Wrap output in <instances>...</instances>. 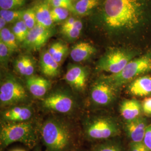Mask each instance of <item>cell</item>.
I'll return each mask as SVG.
<instances>
[{
    "label": "cell",
    "mask_w": 151,
    "mask_h": 151,
    "mask_svg": "<svg viewBox=\"0 0 151 151\" xmlns=\"http://www.w3.org/2000/svg\"><path fill=\"white\" fill-rule=\"evenodd\" d=\"M146 14L144 0H105L103 19L109 29L131 30L143 22Z\"/></svg>",
    "instance_id": "cell-1"
},
{
    "label": "cell",
    "mask_w": 151,
    "mask_h": 151,
    "mask_svg": "<svg viewBox=\"0 0 151 151\" xmlns=\"http://www.w3.org/2000/svg\"><path fill=\"white\" fill-rule=\"evenodd\" d=\"M14 142H20L30 148L37 147L38 135L31 123L4 121L1 123L0 128L1 150Z\"/></svg>",
    "instance_id": "cell-2"
},
{
    "label": "cell",
    "mask_w": 151,
    "mask_h": 151,
    "mask_svg": "<svg viewBox=\"0 0 151 151\" xmlns=\"http://www.w3.org/2000/svg\"><path fill=\"white\" fill-rule=\"evenodd\" d=\"M41 135L47 151H67L72 143L70 128L59 119H48L41 128Z\"/></svg>",
    "instance_id": "cell-3"
},
{
    "label": "cell",
    "mask_w": 151,
    "mask_h": 151,
    "mask_svg": "<svg viewBox=\"0 0 151 151\" xmlns=\"http://www.w3.org/2000/svg\"><path fill=\"white\" fill-rule=\"evenodd\" d=\"M151 70V54H146L130 60L119 73L111 75L106 78L118 88Z\"/></svg>",
    "instance_id": "cell-4"
},
{
    "label": "cell",
    "mask_w": 151,
    "mask_h": 151,
    "mask_svg": "<svg viewBox=\"0 0 151 151\" xmlns=\"http://www.w3.org/2000/svg\"><path fill=\"white\" fill-rule=\"evenodd\" d=\"M87 139L92 140L111 138L120 133L118 124L110 118L100 117L87 120L84 127Z\"/></svg>",
    "instance_id": "cell-5"
},
{
    "label": "cell",
    "mask_w": 151,
    "mask_h": 151,
    "mask_svg": "<svg viewBox=\"0 0 151 151\" xmlns=\"http://www.w3.org/2000/svg\"><path fill=\"white\" fill-rule=\"evenodd\" d=\"M134 56L133 52L127 49H110L100 59L97 68L100 70L115 75L122 70Z\"/></svg>",
    "instance_id": "cell-6"
},
{
    "label": "cell",
    "mask_w": 151,
    "mask_h": 151,
    "mask_svg": "<svg viewBox=\"0 0 151 151\" xmlns=\"http://www.w3.org/2000/svg\"><path fill=\"white\" fill-rule=\"evenodd\" d=\"M27 99V92L22 83L13 76H6L0 86L1 106H8L23 103Z\"/></svg>",
    "instance_id": "cell-7"
},
{
    "label": "cell",
    "mask_w": 151,
    "mask_h": 151,
    "mask_svg": "<svg viewBox=\"0 0 151 151\" xmlns=\"http://www.w3.org/2000/svg\"><path fill=\"white\" fill-rule=\"evenodd\" d=\"M44 108L62 114L69 113L75 106V101L70 94L62 91L53 92L44 99Z\"/></svg>",
    "instance_id": "cell-8"
},
{
    "label": "cell",
    "mask_w": 151,
    "mask_h": 151,
    "mask_svg": "<svg viewBox=\"0 0 151 151\" xmlns=\"http://www.w3.org/2000/svg\"><path fill=\"white\" fill-rule=\"evenodd\" d=\"M118 88L105 78L92 85L90 96L92 101L99 105H108L115 100Z\"/></svg>",
    "instance_id": "cell-9"
},
{
    "label": "cell",
    "mask_w": 151,
    "mask_h": 151,
    "mask_svg": "<svg viewBox=\"0 0 151 151\" xmlns=\"http://www.w3.org/2000/svg\"><path fill=\"white\" fill-rule=\"evenodd\" d=\"M51 36L49 28L36 24L29 30L25 40L23 42L24 48L29 50H38L47 43Z\"/></svg>",
    "instance_id": "cell-10"
},
{
    "label": "cell",
    "mask_w": 151,
    "mask_h": 151,
    "mask_svg": "<svg viewBox=\"0 0 151 151\" xmlns=\"http://www.w3.org/2000/svg\"><path fill=\"white\" fill-rule=\"evenodd\" d=\"M88 73L86 68L80 65L68 66L65 76V80L78 91H83L86 86Z\"/></svg>",
    "instance_id": "cell-11"
},
{
    "label": "cell",
    "mask_w": 151,
    "mask_h": 151,
    "mask_svg": "<svg viewBox=\"0 0 151 151\" xmlns=\"http://www.w3.org/2000/svg\"><path fill=\"white\" fill-rule=\"evenodd\" d=\"M148 125L147 120L140 116L130 121H127L125 129L128 137L133 142H143Z\"/></svg>",
    "instance_id": "cell-12"
},
{
    "label": "cell",
    "mask_w": 151,
    "mask_h": 151,
    "mask_svg": "<svg viewBox=\"0 0 151 151\" xmlns=\"http://www.w3.org/2000/svg\"><path fill=\"white\" fill-rule=\"evenodd\" d=\"M26 85L30 93L37 98L44 97L48 92L51 83L43 77L33 75L27 77Z\"/></svg>",
    "instance_id": "cell-13"
},
{
    "label": "cell",
    "mask_w": 151,
    "mask_h": 151,
    "mask_svg": "<svg viewBox=\"0 0 151 151\" xmlns=\"http://www.w3.org/2000/svg\"><path fill=\"white\" fill-rule=\"evenodd\" d=\"M32 111L26 106H15L6 110L2 114L4 121L10 122H24L31 119Z\"/></svg>",
    "instance_id": "cell-14"
},
{
    "label": "cell",
    "mask_w": 151,
    "mask_h": 151,
    "mask_svg": "<svg viewBox=\"0 0 151 151\" xmlns=\"http://www.w3.org/2000/svg\"><path fill=\"white\" fill-rule=\"evenodd\" d=\"M128 91L133 96L144 97L151 94V76H144L137 78L130 83Z\"/></svg>",
    "instance_id": "cell-15"
},
{
    "label": "cell",
    "mask_w": 151,
    "mask_h": 151,
    "mask_svg": "<svg viewBox=\"0 0 151 151\" xmlns=\"http://www.w3.org/2000/svg\"><path fill=\"white\" fill-rule=\"evenodd\" d=\"M40 70L44 75L48 77H55L60 73V65L48 50L43 51L40 59Z\"/></svg>",
    "instance_id": "cell-16"
},
{
    "label": "cell",
    "mask_w": 151,
    "mask_h": 151,
    "mask_svg": "<svg viewBox=\"0 0 151 151\" xmlns=\"http://www.w3.org/2000/svg\"><path fill=\"white\" fill-rule=\"evenodd\" d=\"M120 112L122 117L127 121H130L141 116L142 104L136 100H127L123 101L120 106Z\"/></svg>",
    "instance_id": "cell-17"
},
{
    "label": "cell",
    "mask_w": 151,
    "mask_h": 151,
    "mask_svg": "<svg viewBox=\"0 0 151 151\" xmlns=\"http://www.w3.org/2000/svg\"><path fill=\"white\" fill-rule=\"evenodd\" d=\"M96 51V48L91 44L80 42L72 47L70 50V57L76 62H81L88 60Z\"/></svg>",
    "instance_id": "cell-18"
},
{
    "label": "cell",
    "mask_w": 151,
    "mask_h": 151,
    "mask_svg": "<svg viewBox=\"0 0 151 151\" xmlns=\"http://www.w3.org/2000/svg\"><path fill=\"white\" fill-rule=\"evenodd\" d=\"M33 10L35 14L37 24L44 27L49 28L53 23L48 5L44 3L37 5Z\"/></svg>",
    "instance_id": "cell-19"
},
{
    "label": "cell",
    "mask_w": 151,
    "mask_h": 151,
    "mask_svg": "<svg viewBox=\"0 0 151 151\" xmlns=\"http://www.w3.org/2000/svg\"><path fill=\"white\" fill-rule=\"evenodd\" d=\"M15 67L19 73L27 77L33 76L35 70V62L29 55L19 57L15 62Z\"/></svg>",
    "instance_id": "cell-20"
},
{
    "label": "cell",
    "mask_w": 151,
    "mask_h": 151,
    "mask_svg": "<svg viewBox=\"0 0 151 151\" xmlns=\"http://www.w3.org/2000/svg\"><path fill=\"white\" fill-rule=\"evenodd\" d=\"M47 50L54 60L60 65L68 53V48L65 44L58 42L52 44Z\"/></svg>",
    "instance_id": "cell-21"
},
{
    "label": "cell",
    "mask_w": 151,
    "mask_h": 151,
    "mask_svg": "<svg viewBox=\"0 0 151 151\" xmlns=\"http://www.w3.org/2000/svg\"><path fill=\"white\" fill-rule=\"evenodd\" d=\"M1 41L4 42L10 50L11 53L16 51L18 49V45L16 42V38L13 32L5 27L0 32Z\"/></svg>",
    "instance_id": "cell-22"
},
{
    "label": "cell",
    "mask_w": 151,
    "mask_h": 151,
    "mask_svg": "<svg viewBox=\"0 0 151 151\" xmlns=\"http://www.w3.org/2000/svg\"><path fill=\"white\" fill-rule=\"evenodd\" d=\"M99 4V0H78L74 6L75 12L79 15H85Z\"/></svg>",
    "instance_id": "cell-23"
},
{
    "label": "cell",
    "mask_w": 151,
    "mask_h": 151,
    "mask_svg": "<svg viewBox=\"0 0 151 151\" xmlns=\"http://www.w3.org/2000/svg\"><path fill=\"white\" fill-rule=\"evenodd\" d=\"M29 29L22 20L17 22L12 28V32L14 34L17 41L23 43L27 37Z\"/></svg>",
    "instance_id": "cell-24"
},
{
    "label": "cell",
    "mask_w": 151,
    "mask_h": 151,
    "mask_svg": "<svg viewBox=\"0 0 151 151\" xmlns=\"http://www.w3.org/2000/svg\"><path fill=\"white\" fill-rule=\"evenodd\" d=\"M24 11L1 10L0 16L4 18L7 22H19L22 18Z\"/></svg>",
    "instance_id": "cell-25"
},
{
    "label": "cell",
    "mask_w": 151,
    "mask_h": 151,
    "mask_svg": "<svg viewBox=\"0 0 151 151\" xmlns=\"http://www.w3.org/2000/svg\"><path fill=\"white\" fill-rule=\"evenodd\" d=\"M82 27L83 25L81 21L76 20L74 25L72 27L62 31V32L67 38L70 39H75L80 36Z\"/></svg>",
    "instance_id": "cell-26"
},
{
    "label": "cell",
    "mask_w": 151,
    "mask_h": 151,
    "mask_svg": "<svg viewBox=\"0 0 151 151\" xmlns=\"http://www.w3.org/2000/svg\"><path fill=\"white\" fill-rule=\"evenodd\" d=\"M26 0H0L1 10H12L24 5Z\"/></svg>",
    "instance_id": "cell-27"
},
{
    "label": "cell",
    "mask_w": 151,
    "mask_h": 151,
    "mask_svg": "<svg viewBox=\"0 0 151 151\" xmlns=\"http://www.w3.org/2000/svg\"><path fill=\"white\" fill-rule=\"evenodd\" d=\"M50 12L53 22H61L66 20L69 15L68 10L62 7H53Z\"/></svg>",
    "instance_id": "cell-28"
},
{
    "label": "cell",
    "mask_w": 151,
    "mask_h": 151,
    "mask_svg": "<svg viewBox=\"0 0 151 151\" xmlns=\"http://www.w3.org/2000/svg\"><path fill=\"white\" fill-rule=\"evenodd\" d=\"M22 20L25 22L29 30L34 27L37 24V20L33 9H29L24 11Z\"/></svg>",
    "instance_id": "cell-29"
},
{
    "label": "cell",
    "mask_w": 151,
    "mask_h": 151,
    "mask_svg": "<svg viewBox=\"0 0 151 151\" xmlns=\"http://www.w3.org/2000/svg\"><path fill=\"white\" fill-rule=\"evenodd\" d=\"M93 151H122V149L119 144L109 142L96 147Z\"/></svg>",
    "instance_id": "cell-30"
},
{
    "label": "cell",
    "mask_w": 151,
    "mask_h": 151,
    "mask_svg": "<svg viewBox=\"0 0 151 151\" xmlns=\"http://www.w3.org/2000/svg\"><path fill=\"white\" fill-rule=\"evenodd\" d=\"M11 51L5 44L0 41V60L1 63L3 65H6L9 60Z\"/></svg>",
    "instance_id": "cell-31"
},
{
    "label": "cell",
    "mask_w": 151,
    "mask_h": 151,
    "mask_svg": "<svg viewBox=\"0 0 151 151\" xmlns=\"http://www.w3.org/2000/svg\"><path fill=\"white\" fill-rule=\"evenodd\" d=\"M49 4L53 7H62L70 10V11H75L74 6L70 5L65 2L63 0H48Z\"/></svg>",
    "instance_id": "cell-32"
},
{
    "label": "cell",
    "mask_w": 151,
    "mask_h": 151,
    "mask_svg": "<svg viewBox=\"0 0 151 151\" xmlns=\"http://www.w3.org/2000/svg\"><path fill=\"white\" fill-rule=\"evenodd\" d=\"M130 151H151L143 142H133L130 143Z\"/></svg>",
    "instance_id": "cell-33"
},
{
    "label": "cell",
    "mask_w": 151,
    "mask_h": 151,
    "mask_svg": "<svg viewBox=\"0 0 151 151\" xmlns=\"http://www.w3.org/2000/svg\"><path fill=\"white\" fill-rule=\"evenodd\" d=\"M142 111L146 115H151V97L145 99L142 103Z\"/></svg>",
    "instance_id": "cell-34"
},
{
    "label": "cell",
    "mask_w": 151,
    "mask_h": 151,
    "mask_svg": "<svg viewBox=\"0 0 151 151\" xmlns=\"http://www.w3.org/2000/svg\"><path fill=\"white\" fill-rule=\"evenodd\" d=\"M143 142L151 151V124L147 127Z\"/></svg>",
    "instance_id": "cell-35"
},
{
    "label": "cell",
    "mask_w": 151,
    "mask_h": 151,
    "mask_svg": "<svg viewBox=\"0 0 151 151\" xmlns=\"http://www.w3.org/2000/svg\"><path fill=\"white\" fill-rule=\"evenodd\" d=\"M76 21V20L75 19L72 17H70L66 19V20L63 22L62 26V31H64L65 30L68 29L72 27L74 25Z\"/></svg>",
    "instance_id": "cell-36"
},
{
    "label": "cell",
    "mask_w": 151,
    "mask_h": 151,
    "mask_svg": "<svg viewBox=\"0 0 151 151\" xmlns=\"http://www.w3.org/2000/svg\"><path fill=\"white\" fill-rule=\"evenodd\" d=\"M6 22H7L4 18H2V17H0V30H1L5 28Z\"/></svg>",
    "instance_id": "cell-37"
},
{
    "label": "cell",
    "mask_w": 151,
    "mask_h": 151,
    "mask_svg": "<svg viewBox=\"0 0 151 151\" xmlns=\"http://www.w3.org/2000/svg\"><path fill=\"white\" fill-rule=\"evenodd\" d=\"M63 1H65V2L68 3V4H70V5H72V0H63Z\"/></svg>",
    "instance_id": "cell-38"
},
{
    "label": "cell",
    "mask_w": 151,
    "mask_h": 151,
    "mask_svg": "<svg viewBox=\"0 0 151 151\" xmlns=\"http://www.w3.org/2000/svg\"><path fill=\"white\" fill-rule=\"evenodd\" d=\"M34 151H40V147L39 146H37L35 148V150Z\"/></svg>",
    "instance_id": "cell-39"
},
{
    "label": "cell",
    "mask_w": 151,
    "mask_h": 151,
    "mask_svg": "<svg viewBox=\"0 0 151 151\" xmlns=\"http://www.w3.org/2000/svg\"><path fill=\"white\" fill-rule=\"evenodd\" d=\"M25 151V150H21V149H16V150H13V151Z\"/></svg>",
    "instance_id": "cell-40"
},
{
    "label": "cell",
    "mask_w": 151,
    "mask_h": 151,
    "mask_svg": "<svg viewBox=\"0 0 151 151\" xmlns=\"http://www.w3.org/2000/svg\"><path fill=\"white\" fill-rule=\"evenodd\" d=\"M80 151V150H78V151Z\"/></svg>",
    "instance_id": "cell-41"
},
{
    "label": "cell",
    "mask_w": 151,
    "mask_h": 151,
    "mask_svg": "<svg viewBox=\"0 0 151 151\" xmlns=\"http://www.w3.org/2000/svg\"><path fill=\"white\" fill-rule=\"evenodd\" d=\"M77 1H78V0H77Z\"/></svg>",
    "instance_id": "cell-42"
}]
</instances>
